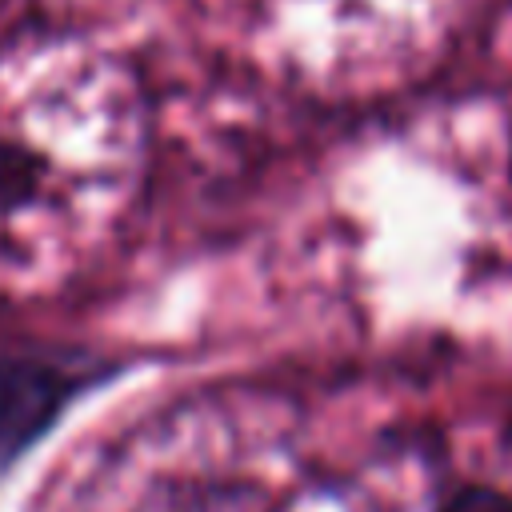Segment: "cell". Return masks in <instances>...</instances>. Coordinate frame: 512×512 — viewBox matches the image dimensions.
Wrapping results in <instances>:
<instances>
[{"label":"cell","instance_id":"cell-1","mask_svg":"<svg viewBox=\"0 0 512 512\" xmlns=\"http://www.w3.org/2000/svg\"><path fill=\"white\" fill-rule=\"evenodd\" d=\"M96 380L92 360L64 356H0V472L16 464Z\"/></svg>","mask_w":512,"mask_h":512},{"label":"cell","instance_id":"cell-3","mask_svg":"<svg viewBox=\"0 0 512 512\" xmlns=\"http://www.w3.org/2000/svg\"><path fill=\"white\" fill-rule=\"evenodd\" d=\"M440 512H512V496L492 492V488H464Z\"/></svg>","mask_w":512,"mask_h":512},{"label":"cell","instance_id":"cell-2","mask_svg":"<svg viewBox=\"0 0 512 512\" xmlns=\"http://www.w3.org/2000/svg\"><path fill=\"white\" fill-rule=\"evenodd\" d=\"M32 180H36V160H28L24 152L0 144V204L28 196Z\"/></svg>","mask_w":512,"mask_h":512}]
</instances>
